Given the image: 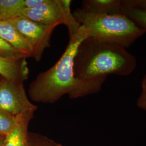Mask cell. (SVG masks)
<instances>
[{"label":"cell","instance_id":"obj_1","mask_svg":"<svg viewBox=\"0 0 146 146\" xmlns=\"http://www.w3.org/2000/svg\"><path fill=\"white\" fill-rule=\"evenodd\" d=\"M88 37L84 27L71 37L65 52L56 64L40 73L31 83L29 94L37 102L54 104L64 95L71 99L82 98L98 93L106 77L85 80L76 77L74 60L81 43Z\"/></svg>","mask_w":146,"mask_h":146},{"label":"cell","instance_id":"obj_2","mask_svg":"<svg viewBox=\"0 0 146 146\" xmlns=\"http://www.w3.org/2000/svg\"><path fill=\"white\" fill-rule=\"evenodd\" d=\"M136 64L135 57L125 47L88 37L78 48L74 67L76 77L89 80L110 74L129 76Z\"/></svg>","mask_w":146,"mask_h":146},{"label":"cell","instance_id":"obj_3","mask_svg":"<svg viewBox=\"0 0 146 146\" xmlns=\"http://www.w3.org/2000/svg\"><path fill=\"white\" fill-rule=\"evenodd\" d=\"M73 15L88 37L117 43L125 48L146 33L124 14H94L78 9Z\"/></svg>","mask_w":146,"mask_h":146},{"label":"cell","instance_id":"obj_4","mask_svg":"<svg viewBox=\"0 0 146 146\" xmlns=\"http://www.w3.org/2000/svg\"><path fill=\"white\" fill-rule=\"evenodd\" d=\"M70 0H44L39 5L25 9L21 13L31 21L56 27L64 25L68 28L70 37L78 32L81 25L70 10Z\"/></svg>","mask_w":146,"mask_h":146},{"label":"cell","instance_id":"obj_5","mask_svg":"<svg viewBox=\"0 0 146 146\" xmlns=\"http://www.w3.org/2000/svg\"><path fill=\"white\" fill-rule=\"evenodd\" d=\"M0 109L18 116L34 113L37 106L28 99L23 83L0 78Z\"/></svg>","mask_w":146,"mask_h":146},{"label":"cell","instance_id":"obj_6","mask_svg":"<svg viewBox=\"0 0 146 146\" xmlns=\"http://www.w3.org/2000/svg\"><path fill=\"white\" fill-rule=\"evenodd\" d=\"M8 21H9L31 44L32 57L36 61H39L45 49L50 47V37L55 27L37 23L23 16Z\"/></svg>","mask_w":146,"mask_h":146},{"label":"cell","instance_id":"obj_7","mask_svg":"<svg viewBox=\"0 0 146 146\" xmlns=\"http://www.w3.org/2000/svg\"><path fill=\"white\" fill-rule=\"evenodd\" d=\"M26 58L11 60L0 56V76L15 82L23 83L28 78Z\"/></svg>","mask_w":146,"mask_h":146},{"label":"cell","instance_id":"obj_8","mask_svg":"<svg viewBox=\"0 0 146 146\" xmlns=\"http://www.w3.org/2000/svg\"><path fill=\"white\" fill-rule=\"evenodd\" d=\"M125 9L123 0H86L81 9L94 14L123 15Z\"/></svg>","mask_w":146,"mask_h":146},{"label":"cell","instance_id":"obj_9","mask_svg":"<svg viewBox=\"0 0 146 146\" xmlns=\"http://www.w3.org/2000/svg\"><path fill=\"white\" fill-rule=\"evenodd\" d=\"M0 37L29 57L32 56L31 44L9 21H0Z\"/></svg>","mask_w":146,"mask_h":146},{"label":"cell","instance_id":"obj_10","mask_svg":"<svg viewBox=\"0 0 146 146\" xmlns=\"http://www.w3.org/2000/svg\"><path fill=\"white\" fill-rule=\"evenodd\" d=\"M34 113L19 115L14 129L6 136L2 146H29L28 125Z\"/></svg>","mask_w":146,"mask_h":146},{"label":"cell","instance_id":"obj_11","mask_svg":"<svg viewBox=\"0 0 146 146\" xmlns=\"http://www.w3.org/2000/svg\"><path fill=\"white\" fill-rule=\"evenodd\" d=\"M25 0H0V21H10L21 16Z\"/></svg>","mask_w":146,"mask_h":146},{"label":"cell","instance_id":"obj_12","mask_svg":"<svg viewBox=\"0 0 146 146\" xmlns=\"http://www.w3.org/2000/svg\"><path fill=\"white\" fill-rule=\"evenodd\" d=\"M19 116L0 109V136L6 137L11 133L15 127Z\"/></svg>","mask_w":146,"mask_h":146},{"label":"cell","instance_id":"obj_13","mask_svg":"<svg viewBox=\"0 0 146 146\" xmlns=\"http://www.w3.org/2000/svg\"><path fill=\"white\" fill-rule=\"evenodd\" d=\"M0 56L11 60L29 58L27 55L16 49L1 37H0Z\"/></svg>","mask_w":146,"mask_h":146},{"label":"cell","instance_id":"obj_14","mask_svg":"<svg viewBox=\"0 0 146 146\" xmlns=\"http://www.w3.org/2000/svg\"><path fill=\"white\" fill-rule=\"evenodd\" d=\"M124 15L139 27L146 31V9L125 7Z\"/></svg>","mask_w":146,"mask_h":146},{"label":"cell","instance_id":"obj_15","mask_svg":"<svg viewBox=\"0 0 146 146\" xmlns=\"http://www.w3.org/2000/svg\"><path fill=\"white\" fill-rule=\"evenodd\" d=\"M29 146H63L46 136L40 134L29 132Z\"/></svg>","mask_w":146,"mask_h":146},{"label":"cell","instance_id":"obj_16","mask_svg":"<svg viewBox=\"0 0 146 146\" xmlns=\"http://www.w3.org/2000/svg\"><path fill=\"white\" fill-rule=\"evenodd\" d=\"M123 2L127 8L146 9V0H123Z\"/></svg>","mask_w":146,"mask_h":146},{"label":"cell","instance_id":"obj_17","mask_svg":"<svg viewBox=\"0 0 146 146\" xmlns=\"http://www.w3.org/2000/svg\"><path fill=\"white\" fill-rule=\"evenodd\" d=\"M136 104L139 108L146 110V91H142L137 100Z\"/></svg>","mask_w":146,"mask_h":146},{"label":"cell","instance_id":"obj_18","mask_svg":"<svg viewBox=\"0 0 146 146\" xmlns=\"http://www.w3.org/2000/svg\"><path fill=\"white\" fill-rule=\"evenodd\" d=\"M44 0H25V5L26 8H31L40 5Z\"/></svg>","mask_w":146,"mask_h":146},{"label":"cell","instance_id":"obj_19","mask_svg":"<svg viewBox=\"0 0 146 146\" xmlns=\"http://www.w3.org/2000/svg\"><path fill=\"white\" fill-rule=\"evenodd\" d=\"M141 86L142 91H146V73L142 80Z\"/></svg>","mask_w":146,"mask_h":146},{"label":"cell","instance_id":"obj_20","mask_svg":"<svg viewBox=\"0 0 146 146\" xmlns=\"http://www.w3.org/2000/svg\"><path fill=\"white\" fill-rule=\"evenodd\" d=\"M5 136H0V146H2L4 143V142L5 141Z\"/></svg>","mask_w":146,"mask_h":146}]
</instances>
